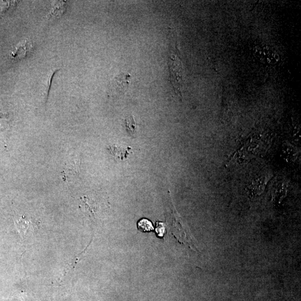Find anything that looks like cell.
<instances>
[{
  "label": "cell",
  "mask_w": 301,
  "mask_h": 301,
  "mask_svg": "<svg viewBox=\"0 0 301 301\" xmlns=\"http://www.w3.org/2000/svg\"><path fill=\"white\" fill-rule=\"evenodd\" d=\"M254 52L255 57L264 64L275 65L280 60L278 53L268 46L256 47Z\"/></svg>",
  "instance_id": "obj_2"
},
{
  "label": "cell",
  "mask_w": 301,
  "mask_h": 301,
  "mask_svg": "<svg viewBox=\"0 0 301 301\" xmlns=\"http://www.w3.org/2000/svg\"><path fill=\"white\" fill-rule=\"evenodd\" d=\"M131 75L122 73L116 76L110 85V91L112 93L120 94L123 93L129 85Z\"/></svg>",
  "instance_id": "obj_5"
},
{
  "label": "cell",
  "mask_w": 301,
  "mask_h": 301,
  "mask_svg": "<svg viewBox=\"0 0 301 301\" xmlns=\"http://www.w3.org/2000/svg\"><path fill=\"white\" fill-rule=\"evenodd\" d=\"M125 126L128 132L133 135L134 134L137 133V124L134 120L133 116H131L128 118L125 119Z\"/></svg>",
  "instance_id": "obj_9"
},
{
  "label": "cell",
  "mask_w": 301,
  "mask_h": 301,
  "mask_svg": "<svg viewBox=\"0 0 301 301\" xmlns=\"http://www.w3.org/2000/svg\"><path fill=\"white\" fill-rule=\"evenodd\" d=\"M170 71L173 84L175 89L181 93L183 87V70L182 63L174 55L171 57Z\"/></svg>",
  "instance_id": "obj_1"
},
{
  "label": "cell",
  "mask_w": 301,
  "mask_h": 301,
  "mask_svg": "<svg viewBox=\"0 0 301 301\" xmlns=\"http://www.w3.org/2000/svg\"><path fill=\"white\" fill-rule=\"evenodd\" d=\"M15 224L17 231L22 238H29L34 235L35 224L26 215L17 218L15 220Z\"/></svg>",
  "instance_id": "obj_3"
},
{
  "label": "cell",
  "mask_w": 301,
  "mask_h": 301,
  "mask_svg": "<svg viewBox=\"0 0 301 301\" xmlns=\"http://www.w3.org/2000/svg\"><path fill=\"white\" fill-rule=\"evenodd\" d=\"M80 165V159L79 157H73L66 163L65 169L62 172L65 181L70 182L79 177Z\"/></svg>",
  "instance_id": "obj_4"
},
{
  "label": "cell",
  "mask_w": 301,
  "mask_h": 301,
  "mask_svg": "<svg viewBox=\"0 0 301 301\" xmlns=\"http://www.w3.org/2000/svg\"><path fill=\"white\" fill-rule=\"evenodd\" d=\"M33 46L29 40H25L17 45L11 53L13 59L21 60L24 59L32 50Z\"/></svg>",
  "instance_id": "obj_6"
},
{
  "label": "cell",
  "mask_w": 301,
  "mask_h": 301,
  "mask_svg": "<svg viewBox=\"0 0 301 301\" xmlns=\"http://www.w3.org/2000/svg\"><path fill=\"white\" fill-rule=\"evenodd\" d=\"M66 9V2L57 1L54 2L51 10L48 14V19L55 20L63 16Z\"/></svg>",
  "instance_id": "obj_7"
},
{
  "label": "cell",
  "mask_w": 301,
  "mask_h": 301,
  "mask_svg": "<svg viewBox=\"0 0 301 301\" xmlns=\"http://www.w3.org/2000/svg\"><path fill=\"white\" fill-rule=\"evenodd\" d=\"M109 151L115 158H119L121 160L126 158L128 155V149H124L118 146H110Z\"/></svg>",
  "instance_id": "obj_8"
},
{
  "label": "cell",
  "mask_w": 301,
  "mask_h": 301,
  "mask_svg": "<svg viewBox=\"0 0 301 301\" xmlns=\"http://www.w3.org/2000/svg\"><path fill=\"white\" fill-rule=\"evenodd\" d=\"M8 118L6 114L0 109V133H3L7 130L8 127Z\"/></svg>",
  "instance_id": "obj_11"
},
{
  "label": "cell",
  "mask_w": 301,
  "mask_h": 301,
  "mask_svg": "<svg viewBox=\"0 0 301 301\" xmlns=\"http://www.w3.org/2000/svg\"><path fill=\"white\" fill-rule=\"evenodd\" d=\"M137 227L138 230L142 232H150L154 229L151 222L146 219H141L138 223Z\"/></svg>",
  "instance_id": "obj_10"
}]
</instances>
